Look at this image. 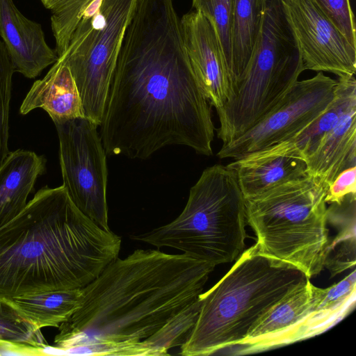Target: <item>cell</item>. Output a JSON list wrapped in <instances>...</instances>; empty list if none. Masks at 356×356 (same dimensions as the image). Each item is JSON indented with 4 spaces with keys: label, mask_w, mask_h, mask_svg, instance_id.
I'll return each mask as SVG.
<instances>
[{
    "label": "cell",
    "mask_w": 356,
    "mask_h": 356,
    "mask_svg": "<svg viewBox=\"0 0 356 356\" xmlns=\"http://www.w3.org/2000/svg\"><path fill=\"white\" fill-rule=\"evenodd\" d=\"M211 106L184 45L173 0H136L99 125L106 154L145 159L178 145L211 156Z\"/></svg>",
    "instance_id": "1"
},
{
    "label": "cell",
    "mask_w": 356,
    "mask_h": 356,
    "mask_svg": "<svg viewBox=\"0 0 356 356\" xmlns=\"http://www.w3.org/2000/svg\"><path fill=\"white\" fill-rule=\"evenodd\" d=\"M215 266L186 253L134 250L82 288L78 309L58 327L68 354L146 355L145 343L195 302Z\"/></svg>",
    "instance_id": "2"
},
{
    "label": "cell",
    "mask_w": 356,
    "mask_h": 356,
    "mask_svg": "<svg viewBox=\"0 0 356 356\" xmlns=\"http://www.w3.org/2000/svg\"><path fill=\"white\" fill-rule=\"evenodd\" d=\"M120 247L121 238L82 213L63 185L44 186L0 227V293L82 289Z\"/></svg>",
    "instance_id": "3"
},
{
    "label": "cell",
    "mask_w": 356,
    "mask_h": 356,
    "mask_svg": "<svg viewBox=\"0 0 356 356\" xmlns=\"http://www.w3.org/2000/svg\"><path fill=\"white\" fill-rule=\"evenodd\" d=\"M309 280L300 269L264 253L255 243L200 294L197 318L180 354L209 355L237 346L266 312Z\"/></svg>",
    "instance_id": "4"
},
{
    "label": "cell",
    "mask_w": 356,
    "mask_h": 356,
    "mask_svg": "<svg viewBox=\"0 0 356 356\" xmlns=\"http://www.w3.org/2000/svg\"><path fill=\"white\" fill-rule=\"evenodd\" d=\"M246 222L245 200L234 172L216 164L202 172L177 218L131 238L181 250L216 266L243 252Z\"/></svg>",
    "instance_id": "5"
},
{
    "label": "cell",
    "mask_w": 356,
    "mask_h": 356,
    "mask_svg": "<svg viewBox=\"0 0 356 356\" xmlns=\"http://www.w3.org/2000/svg\"><path fill=\"white\" fill-rule=\"evenodd\" d=\"M325 194V188L307 175L245 199L246 220L260 250L309 279L324 268L330 241Z\"/></svg>",
    "instance_id": "6"
},
{
    "label": "cell",
    "mask_w": 356,
    "mask_h": 356,
    "mask_svg": "<svg viewBox=\"0 0 356 356\" xmlns=\"http://www.w3.org/2000/svg\"><path fill=\"white\" fill-rule=\"evenodd\" d=\"M136 0H94L58 60L70 69L85 118L100 125L125 29Z\"/></svg>",
    "instance_id": "7"
},
{
    "label": "cell",
    "mask_w": 356,
    "mask_h": 356,
    "mask_svg": "<svg viewBox=\"0 0 356 356\" xmlns=\"http://www.w3.org/2000/svg\"><path fill=\"white\" fill-rule=\"evenodd\" d=\"M63 186L77 209L99 227L108 226L106 152L97 125L86 118L54 124Z\"/></svg>",
    "instance_id": "8"
},
{
    "label": "cell",
    "mask_w": 356,
    "mask_h": 356,
    "mask_svg": "<svg viewBox=\"0 0 356 356\" xmlns=\"http://www.w3.org/2000/svg\"><path fill=\"white\" fill-rule=\"evenodd\" d=\"M336 80L319 72L298 81L284 98L247 131L222 144L220 159H236L285 141L319 116L332 102Z\"/></svg>",
    "instance_id": "9"
},
{
    "label": "cell",
    "mask_w": 356,
    "mask_h": 356,
    "mask_svg": "<svg viewBox=\"0 0 356 356\" xmlns=\"http://www.w3.org/2000/svg\"><path fill=\"white\" fill-rule=\"evenodd\" d=\"M301 51L304 70L354 76L356 47L318 8L312 0H286Z\"/></svg>",
    "instance_id": "10"
},
{
    "label": "cell",
    "mask_w": 356,
    "mask_h": 356,
    "mask_svg": "<svg viewBox=\"0 0 356 356\" xmlns=\"http://www.w3.org/2000/svg\"><path fill=\"white\" fill-rule=\"evenodd\" d=\"M314 286L309 280L266 312L229 355L268 350L305 340L314 305Z\"/></svg>",
    "instance_id": "11"
},
{
    "label": "cell",
    "mask_w": 356,
    "mask_h": 356,
    "mask_svg": "<svg viewBox=\"0 0 356 356\" xmlns=\"http://www.w3.org/2000/svg\"><path fill=\"white\" fill-rule=\"evenodd\" d=\"M180 24L184 45L199 85L219 114L230 98V86L215 29L195 10L184 15Z\"/></svg>",
    "instance_id": "12"
},
{
    "label": "cell",
    "mask_w": 356,
    "mask_h": 356,
    "mask_svg": "<svg viewBox=\"0 0 356 356\" xmlns=\"http://www.w3.org/2000/svg\"><path fill=\"white\" fill-rule=\"evenodd\" d=\"M0 38L15 72L33 79L58 59L40 24L24 17L13 0H0Z\"/></svg>",
    "instance_id": "13"
},
{
    "label": "cell",
    "mask_w": 356,
    "mask_h": 356,
    "mask_svg": "<svg viewBox=\"0 0 356 356\" xmlns=\"http://www.w3.org/2000/svg\"><path fill=\"white\" fill-rule=\"evenodd\" d=\"M227 166L245 199L307 175L305 159L285 142L234 159Z\"/></svg>",
    "instance_id": "14"
},
{
    "label": "cell",
    "mask_w": 356,
    "mask_h": 356,
    "mask_svg": "<svg viewBox=\"0 0 356 356\" xmlns=\"http://www.w3.org/2000/svg\"><path fill=\"white\" fill-rule=\"evenodd\" d=\"M36 108L45 111L54 124L85 118L74 79L67 66L58 59L42 79L33 83L19 113L24 115Z\"/></svg>",
    "instance_id": "15"
},
{
    "label": "cell",
    "mask_w": 356,
    "mask_h": 356,
    "mask_svg": "<svg viewBox=\"0 0 356 356\" xmlns=\"http://www.w3.org/2000/svg\"><path fill=\"white\" fill-rule=\"evenodd\" d=\"M45 166L44 156L34 152L19 149L8 154L0 165V227L25 208Z\"/></svg>",
    "instance_id": "16"
},
{
    "label": "cell",
    "mask_w": 356,
    "mask_h": 356,
    "mask_svg": "<svg viewBox=\"0 0 356 356\" xmlns=\"http://www.w3.org/2000/svg\"><path fill=\"white\" fill-rule=\"evenodd\" d=\"M305 161L307 175L326 190L341 172L356 166V108L343 116Z\"/></svg>",
    "instance_id": "17"
},
{
    "label": "cell",
    "mask_w": 356,
    "mask_h": 356,
    "mask_svg": "<svg viewBox=\"0 0 356 356\" xmlns=\"http://www.w3.org/2000/svg\"><path fill=\"white\" fill-rule=\"evenodd\" d=\"M264 3L265 0H232L229 99L236 93L250 63L262 25Z\"/></svg>",
    "instance_id": "18"
},
{
    "label": "cell",
    "mask_w": 356,
    "mask_h": 356,
    "mask_svg": "<svg viewBox=\"0 0 356 356\" xmlns=\"http://www.w3.org/2000/svg\"><path fill=\"white\" fill-rule=\"evenodd\" d=\"M354 108H356L355 76L338 77L333 99L327 108L309 125L284 142L305 159L315 149L322 138Z\"/></svg>",
    "instance_id": "19"
},
{
    "label": "cell",
    "mask_w": 356,
    "mask_h": 356,
    "mask_svg": "<svg viewBox=\"0 0 356 356\" xmlns=\"http://www.w3.org/2000/svg\"><path fill=\"white\" fill-rule=\"evenodd\" d=\"M327 208V222L337 230L326 248L324 268L331 277L355 268L356 262V194L349 195L340 204H330Z\"/></svg>",
    "instance_id": "20"
},
{
    "label": "cell",
    "mask_w": 356,
    "mask_h": 356,
    "mask_svg": "<svg viewBox=\"0 0 356 356\" xmlns=\"http://www.w3.org/2000/svg\"><path fill=\"white\" fill-rule=\"evenodd\" d=\"M356 273L354 268L343 280L328 288L314 286V305L305 340L327 330L344 318L355 307Z\"/></svg>",
    "instance_id": "21"
},
{
    "label": "cell",
    "mask_w": 356,
    "mask_h": 356,
    "mask_svg": "<svg viewBox=\"0 0 356 356\" xmlns=\"http://www.w3.org/2000/svg\"><path fill=\"white\" fill-rule=\"evenodd\" d=\"M81 289L51 290L11 298L39 328L56 327L67 321L80 306Z\"/></svg>",
    "instance_id": "22"
},
{
    "label": "cell",
    "mask_w": 356,
    "mask_h": 356,
    "mask_svg": "<svg viewBox=\"0 0 356 356\" xmlns=\"http://www.w3.org/2000/svg\"><path fill=\"white\" fill-rule=\"evenodd\" d=\"M0 341L47 348L41 329L18 307L10 297L0 293Z\"/></svg>",
    "instance_id": "23"
},
{
    "label": "cell",
    "mask_w": 356,
    "mask_h": 356,
    "mask_svg": "<svg viewBox=\"0 0 356 356\" xmlns=\"http://www.w3.org/2000/svg\"><path fill=\"white\" fill-rule=\"evenodd\" d=\"M94 0H47L44 6L51 10V26L58 57L66 50L70 37L84 9Z\"/></svg>",
    "instance_id": "24"
},
{
    "label": "cell",
    "mask_w": 356,
    "mask_h": 356,
    "mask_svg": "<svg viewBox=\"0 0 356 356\" xmlns=\"http://www.w3.org/2000/svg\"><path fill=\"white\" fill-rule=\"evenodd\" d=\"M195 10L201 13L213 25L225 61L229 76L232 63V0H192Z\"/></svg>",
    "instance_id": "25"
},
{
    "label": "cell",
    "mask_w": 356,
    "mask_h": 356,
    "mask_svg": "<svg viewBox=\"0 0 356 356\" xmlns=\"http://www.w3.org/2000/svg\"><path fill=\"white\" fill-rule=\"evenodd\" d=\"M14 72L13 63L0 38V165L10 152L9 113Z\"/></svg>",
    "instance_id": "26"
},
{
    "label": "cell",
    "mask_w": 356,
    "mask_h": 356,
    "mask_svg": "<svg viewBox=\"0 0 356 356\" xmlns=\"http://www.w3.org/2000/svg\"><path fill=\"white\" fill-rule=\"evenodd\" d=\"M318 8L356 47V29L350 0H312Z\"/></svg>",
    "instance_id": "27"
},
{
    "label": "cell",
    "mask_w": 356,
    "mask_h": 356,
    "mask_svg": "<svg viewBox=\"0 0 356 356\" xmlns=\"http://www.w3.org/2000/svg\"><path fill=\"white\" fill-rule=\"evenodd\" d=\"M356 194V166L341 172L326 190L325 201L327 204H340L346 197Z\"/></svg>",
    "instance_id": "28"
},
{
    "label": "cell",
    "mask_w": 356,
    "mask_h": 356,
    "mask_svg": "<svg viewBox=\"0 0 356 356\" xmlns=\"http://www.w3.org/2000/svg\"><path fill=\"white\" fill-rule=\"evenodd\" d=\"M46 348L27 344L0 341V355H44Z\"/></svg>",
    "instance_id": "29"
},
{
    "label": "cell",
    "mask_w": 356,
    "mask_h": 356,
    "mask_svg": "<svg viewBox=\"0 0 356 356\" xmlns=\"http://www.w3.org/2000/svg\"><path fill=\"white\" fill-rule=\"evenodd\" d=\"M47 0H41L42 3L44 4Z\"/></svg>",
    "instance_id": "30"
}]
</instances>
